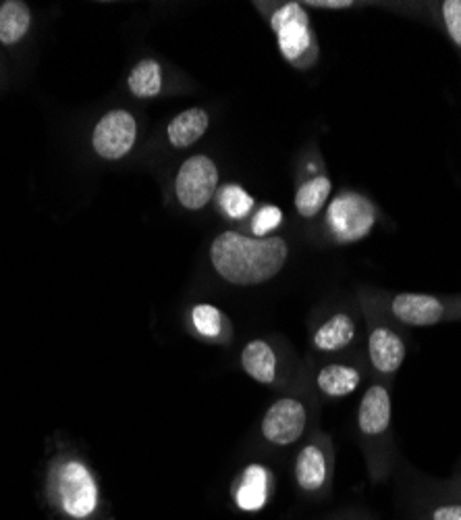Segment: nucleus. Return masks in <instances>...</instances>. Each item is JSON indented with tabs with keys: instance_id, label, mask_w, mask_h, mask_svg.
I'll list each match as a JSON object with an SVG mask.
<instances>
[{
	"instance_id": "nucleus-20",
	"label": "nucleus",
	"mask_w": 461,
	"mask_h": 520,
	"mask_svg": "<svg viewBox=\"0 0 461 520\" xmlns=\"http://www.w3.org/2000/svg\"><path fill=\"white\" fill-rule=\"evenodd\" d=\"M192 323L206 340H219L225 329L223 312L212 304H198L192 310Z\"/></svg>"
},
{
	"instance_id": "nucleus-2",
	"label": "nucleus",
	"mask_w": 461,
	"mask_h": 520,
	"mask_svg": "<svg viewBox=\"0 0 461 520\" xmlns=\"http://www.w3.org/2000/svg\"><path fill=\"white\" fill-rule=\"evenodd\" d=\"M270 28L277 36L281 55L295 67L306 69L316 63L318 44L310 28V17L300 3H287L275 11Z\"/></svg>"
},
{
	"instance_id": "nucleus-11",
	"label": "nucleus",
	"mask_w": 461,
	"mask_h": 520,
	"mask_svg": "<svg viewBox=\"0 0 461 520\" xmlns=\"http://www.w3.org/2000/svg\"><path fill=\"white\" fill-rule=\"evenodd\" d=\"M391 396L385 385H370L358 408V427L364 437H383L391 427Z\"/></svg>"
},
{
	"instance_id": "nucleus-15",
	"label": "nucleus",
	"mask_w": 461,
	"mask_h": 520,
	"mask_svg": "<svg viewBox=\"0 0 461 520\" xmlns=\"http://www.w3.org/2000/svg\"><path fill=\"white\" fill-rule=\"evenodd\" d=\"M241 367L258 383L270 385L277 379V354L264 340H254L241 352Z\"/></svg>"
},
{
	"instance_id": "nucleus-17",
	"label": "nucleus",
	"mask_w": 461,
	"mask_h": 520,
	"mask_svg": "<svg viewBox=\"0 0 461 520\" xmlns=\"http://www.w3.org/2000/svg\"><path fill=\"white\" fill-rule=\"evenodd\" d=\"M331 192H333V184L327 175H316L308 179L295 194L297 213H300L304 219L316 217L322 211V206L331 198Z\"/></svg>"
},
{
	"instance_id": "nucleus-23",
	"label": "nucleus",
	"mask_w": 461,
	"mask_h": 520,
	"mask_svg": "<svg viewBox=\"0 0 461 520\" xmlns=\"http://www.w3.org/2000/svg\"><path fill=\"white\" fill-rule=\"evenodd\" d=\"M443 19L451 40L461 48V0H447V3H443Z\"/></svg>"
},
{
	"instance_id": "nucleus-13",
	"label": "nucleus",
	"mask_w": 461,
	"mask_h": 520,
	"mask_svg": "<svg viewBox=\"0 0 461 520\" xmlns=\"http://www.w3.org/2000/svg\"><path fill=\"white\" fill-rule=\"evenodd\" d=\"M358 335V325L354 321V317L347 315V312H337L331 319L324 321L314 337L312 344L318 352H341L347 346L354 344Z\"/></svg>"
},
{
	"instance_id": "nucleus-25",
	"label": "nucleus",
	"mask_w": 461,
	"mask_h": 520,
	"mask_svg": "<svg viewBox=\"0 0 461 520\" xmlns=\"http://www.w3.org/2000/svg\"><path fill=\"white\" fill-rule=\"evenodd\" d=\"M308 7H316V9H349L354 7V3L351 0H312V3H306Z\"/></svg>"
},
{
	"instance_id": "nucleus-14",
	"label": "nucleus",
	"mask_w": 461,
	"mask_h": 520,
	"mask_svg": "<svg viewBox=\"0 0 461 520\" xmlns=\"http://www.w3.org/2000/svg\"><path fill=\"white\" fill-rule=\"evenodd\" d=\"M360 383H362V373L356 367H351V364H341V362L327 364V367L320 369L316 377L318 389L329 398L351 396L360 387Z\"/></svg>"
},
{
	"instance_id": "nucleus-5",
	"label": "nucleus",
	"mask_w": 461,
	"mask_h": 520,
	"mask_svg": "<svg viewBox=\"0 0 461 520\" xmlns=\"http://www.w3.org/2000/svg\"><path fill=\"white\" fill-rule=\"evenodd\" d=\"M216 186H219V169L208 156L196 154L181 165L175 179V194L181 206L200 211L212 200Z\"/></svg>"
},
{
	"instance_id": "nucleus-3",
	"label": "nucleus",
	"mask_w": 461,
	"mask_h": 520,
	"mask_svg": "<svg viewBox=\"0 0 461 520\" xmlns=\"http://www.w3.org/2000/svg\"><path fill=\"white\" fill-rule=\"evenodd\" d=\"M327 223L337 242H360L368 236L376 223V206L364 194L345 190L331 200Z\"/></svg>"
},
{
	"instance_id": "nucleus-12",
	"label": "nucleus",
	"mask_w": 461,
	"mask_h": 520,
	"mask_svg": "<svg viewBox=\"0 0 461 520\" xmlns=\"http://www.w3.org/2000/svg\"><path fill=\"white\" fill-rule=\"evenodd\" d=\"M270 489H273V477L270 471L262 464H250L246 471L241 473L233 498L239 510L243 512H258L268 504Z\"/></svg>"
},
{
	"instance_id": "nucleus-22",
	"label": "nucleus",
	"mask_w": 461,
	"mask_h": 520,
	"mask_svg": "<svg viewBox=\"0 0 461 520\" xmlns=\"http://www.w3.org/2000/svg\"><path fill=\"white\" fill-rule=\"evenodd\" d=\"M283 221V213L281 208H277L275 204H266L262 206L260 211L256 213L254 221H252V231L256 238H268V233L277 229Z\"/></svg>"
},
{
	"instance_id": "nucleus-16",
	"label": "nucleus",
	"mask_w": 461,
	"mask_h": 520,
	"mask_svg": "<svg viewBox=\"0 0 461 520\" xmlns=\"http://www.w3.org/2000/svg\"><path fill=\"white\" fill-rule=\"evenodd\" d=\"M210 125V117L204 109H189L179 113L171 123H169V142L175 148H187L196 144Z\"/></svg>"
},
{
	"instance_id": "nucleus-8",
	"label": "nucleus",
	"mask_w": 461,
	"mask_h": 520,
	"mask_svg": "<svg viewBox=\"0 0 461 520\" xmlns=\"http://www.w3.org/2000/svg\"><path fill=\"white\" fill-rule=\"evenodd\" d=\"M295 481L306 493L324 491L333 481V456L320 444H308L297 454Z\"/></svg>"
},
{
	"instance_id": "nucleus-6",
	"label": "nucleus",
	"mask_w": 461,
	"mask_h": 520,
	"mask_svg": "<svg viewBox=\"0 0 461 520\" xmlns=\"http://www.w3.org/2000/svg\"><path fill=\"white\" fill-rule=\"evenodd\" d=\"M308 425L306 406L295 398H283L268 408L262 421V435L275 446H291Z\"/></svg>"
},
{
	"instance_id": "nucleus-21",
	"label": "nucleus",
	"mask_w": 461,
	"mask_h": 520,
	"mask_svg": "<svg viewBox=\"0 0 461 520\" xmlns=\"http://www.w3.org/2000/svg\"><path fill=\"white\" fill-rule=\"evenodd\" d=\"M221 206L231 219H246L254 206V198L239 186H227L221 192Z\"/></svg>"
},
{
	"instance_id": "nucleus-7",
	"label": "nucleus",
	"mask_w": 461,
	"mask_h": 520,
	"mask_svg": "<svg viewBox=\"0 0 461 520\" xmlns=\"http://www.w3.org/2000/svg\"><path fill=\"white\" fill-rule=\"evenodd\" d=\"M135 136H138V125L127 111H111L106 113L96 129H94V150L98 156L108 161L123 159V156L133 148Z\"/></svg>"
},
{
	"instance_id": "nucleus-19",
	"label": "nucleus",
	"mask_w": 461,
	"mask_h": 520,
	"mask_svg": "<svg viewBox=\"0 0 461 520\" xmlns=\"http://www.w3.org/2000/svg\"><path fill=\"white\" fill-rule=\"evenodd\" d=\"M129 90L138 98L158 96L162 90V71L154 59H144L129 75Z\"/></svg>"
},
{
	"instance_id": "nucleus-10",
	"label": "nucleus",
	"mask_w": 461,
	"mask_h": 520,
	"mask_svg": "<svg viewBox=\"0 0 461 520\" xmlns=\"http://www.w3.org/2000/svg\"><path fill=\"white\" fill-rule=\"evenodd\" d=\"M397 321L410 327H432L443 321L445 304L430 294H397L391 302Z\"/></svg>"
},
{
	"instance_id": "nucleus-1",
	"label": "nucleus",
	"mask_w": 461,
	"mask_h": 520,
	"mask_svg": "<svg viewBox=\"0 0 461 520\" xmlns=\"http://www.w3.org/2000/svg\"><path fill=\"white\" fill-rule=\"evenodd\" d=\"M289 248L281 238H246L225 231L210 246V260L225 281L258 285L273 279L287 263Z\"/></svg>"
},
{
	"instance_id": "nucleus-4",
	"label": "nucleus",
	"mask_w": 461,
	"mask_h": 520,
	"mask_svg": "<svg viewBox=\"0 0 461 520\" xmlns=\"http://www.w3.org/2000/svg\"><path fill=\"white\" fill-rule=\"evenodd\" d=\"M57 489L59 504L65 514L71 518H88L94 514L98 506V487L88 473V468L81 462H67L61 466V471L57 475Z\"/></svg>"
},
{
	"instance_id": "nucleus-18",
	"label": "nucleus",
	"mask_w": 461,
	"mask_h": 520,
	"mask_svg": "<svg viewBox=\"0 0 461 520\" xmlns=\"http://www.w3.org/2000/svg\"><path fill=\"white\" fill-rule=\"evenodd\" d=\"M32 25V13L21 0H7L0 7V42L17 44Z\"/></svg>"
},
{
	"instance_id": "nucleus-24",
	"label": "nucleus",
	"mask_w": 461,
	"mask_h": 520,
	"mask_svg": "<svg viewBox=\"0 0 461 520\" xmlns=\"http://www.w3.org/2000/svg\"><path fill=\"white\" fill-rule=\"evenodd\" d=\"M428 520H461V504H443L428 514Z\"/></svg>"
},
{
	"instance_id": "nucleus-9",
	"label": "nucleus",
	"mask_w": 461,
	"mask_h": 520,
	"mask_svg": "<svg viewBox=\"0 0 461 520\" xmlns=\"http://www.w3.org/2000/svg\"><path fill=\"white\" fill-rule=\"evenodd\" d=\"M368 356L376 373L395 375L408 356L401 335L387 325H374L368 333Z\"/></svg>"
}]
</instances>
